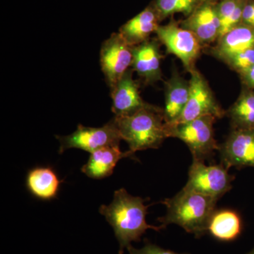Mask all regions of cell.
<instances>
[{
	"mask_svg": "<svg viewBox=\"0 0 254 254\" xmlns=\"http://www.w3.org/2000/svg\"><path fill=\"white\" fill-rule=\"evenodd\" d=\"M145 199L141 197L132 196L125 189L115 192L113 202L108 205H102L100 213L104 215L115 231L120 243V254L131 245L132 242H138L148 229L160 231L164 227L148 225L145 220L147 209Z\"/></svg>",
	"mask_w": 254,
	"mask_h": 254,
	"instance_id": "6da1fadb",
	"label": "cell"
},
{
	"mask_svg": "<svg viewBox=\"0 0 254 254\" xmlns=\"http://www.w3.org/2000/svg\"><path fill=\"white\" fill-rule=\"evenodd\" d=\"M218 199L182 189L173 198H166L165 216L158 218L162 226L175 224L187 232L200 238L208 232L210 218L215 212Z\"/></svg>",
	"mask_w": 254,
	"mask_h": 254,
	"instance_id": "7a4b0ae2",
	"label": "cell"
},
{
	"mask_svg": "<svg viewBox=\"0 0 254 254\" xmlns=\"http://www.w3.org/2000/svg\"><path fill=\"white\" fill-rule=\"evenodd\" d=\"M113 120L122 140L128 143L132 153L158 148L168 138L163 110L154 105L129 116H115Z\"/></svg>",
	"mask_w": 254,
	"mask_h": 254,
	"instance_id": "3957f363",
	"label": "cell"
},
{
	"mask_svg": "<svg viewBox=\"0 0 254 254\" xmlns=\"http://www.w3.org/2000/svg\"><path fill=\"white\" fill-rule=\"evenodd\" d=\"M215 117L205 115L187 123L166 125L167 135L182 140L190 148L193 160L205 161L220 145L214 138Z\"/></svg>",
	"mask_w": 254,
	"mask_h": 254,
	"instance_id": "277c9868",
	"label": "cell"
},
{
	"mask_svg": "<svg viewBox=\"0 0 254 254\" xmlns=\"http://www.w3.org/2000/svg\"><path fill=\"white\" fill-rule=\"evenodd\" d=\"M234 179L222 164L206 165L203 161L193 160L184 189L218 200L231 190Z\"/></svg>",
	"mask_w": 254,
	"mask_h": 254,
	"instance_id": "5b68a950",
	"label": "cell"
},
{
	"mask_svg": "<svg viewBox=\"0 0 254 254\" xmlns=\"http://www.w3.org/2000/svg\"><path fill=\"white\" fill-rule=\"evenodd\" d=\"M60 143V153L69 148H78L93 153L107 146L120 145L122 140L114 120L104 126L93 128L79 125L71 134L56 136Z\"/></svg>",
	"mask_w": 254,
	"mask_h": 254,
	"instance_id": "8992f818",
	"label": "cell"
},
{
	"mask_svg": "<svg viewBox=\"0 0 254 254\" xmlns=\"http://www.w3.org/2000/svg\"><path fill=\"white\" fill-rule=\"evenodd\" d=\"M190 73L188 102L181 117L175 124L187 123L205 115H211L217 119L223 118L225 112L215 100L203 75L195 68Z\"/></svg>",
	"mask_w": 254,
	"mask_h": 254,
	"instance_id": "52a82bcc",
	"label": "cell"
},
{
	"mask_svg": "<svg viewBox=\"0 0 254 254\" xmlns=\"http://www.w3.org/2000/svg\"><path fill=\"white\" fill-rule=\"evenodd\" d=\"M155 33L159 41L166 48L167 52L181 60L187 71L190 72L194 69L201 43L191 31L171 22L165 26H159Z\"/></svg>",
	"mask_w": 254,
	"mask_h": 254,
	"instance_id": "ba28073f",
	"label": "cell"
},
{
	"mask_svg": "<svg viewBox=\"0 0 254 254\" xmlns=\"http://www.w3.org/2000/svg\"><path fill=\"white\" fill-rule=\"evenodd\" d=\"M133 46L123 36L113 33L103 43L100 50V64L110 89L113 88L131 66Z\"/></svg>",
	"mask_w": 254,
	"mask_h": 254,
	"instance_id": "9c48e42d",
	"label": "cell"
},
{
	"mask_svg": "<svg viewBox=\"0 0 254 254\" xmlns=\"http://www.w3.org/2000/svg\"><path fill=\"white\" fill-rule=\"evenodd\" d=\"M219 150L227 169L254 168V128H234Z\"/></svg>",
	"mask_w": 254,
	"mask_h": 254,
	"instance_id": "30bf717a",
	"label": "cell"
},
{
	"mask_svg": "<svg viewBox=\"0 0 254 254\" xmlns=\"http://www.w3.org/2000/svg\"><path fill=\"white\" fill-rule=\"evenodd\" d=\"M133 69L129 68L112 88L113 112L116 117L129 116L148 107L142 99L139 83L133 78Z\"/></svg>",
	"mask_w": 254,
	"mask_h": 254,
	"instance_id": "8fae6325",
	"label": "cell"
},
{
	"mask_svg": "<svg viewBox=\"0 0 254 254\" xmlns=\"http://www.w3.org/2000/svg\"><path fill=\"white\" fill-rule=\"evenodd\" d=\"M162 55L156 40H147L133 46L131 68L146 84H153L162 79Z\"/></svg>",
	"mask_w": 254,
	"mask_h": 254,
	"instance_id": "7c38bea8",
	"label": "cell"
},
{
	"mask_svg": "<svg viewBox=\"0 0 254 254\" xmlns=\"http://www.w3.org/2000/svg\"><path fill=\"white\" fill-rule=\"evenodd\" d=\"M182 26L191 31L200 43H210L218 40L221 23L216 7L206 3L196 8Z\"/></svg>",
	"mask_w": 254,
	"mask_h": 254,
	"instance_id": "4fadbf2b",
	"label": "cell"
},
{
	"mask_svg": "<svg viewBox=\"0 0 254 254\" xmlns=\"http://www.w3.org/2000/svg\"><path fill=\"white\" fill-rule=\"evenodd\" d=\"M190 81L174 71L165 84V103L163 110L166 125H173L183 113L190 97Z\"/></svg>",
	"mask_w": 254,
	"mask_h": 254,
	"instance_id": "5bb4252c",
	"label": "cell"
},
{
	"mask_svg": "<svg viewBox=\"0 0 254 254\" xmlns=\"http://www.w3.org/2000/svg\"><path fill=\"white\" fill-rule=\"evenodd\" d=\"M134 153L128 150L121 151L120 145L107 146L92 153L89 160L83 165L81 171L93 179H103L109 177L119 160L125 158H133Z\"/></svg>",
	"mask_w": 254,
	"mask_h": 254,
	"instance_id": "9a60e30c",
	"label": "cell"
},
{
	"mask_svg": "<svg viewBox=\"0 0 254 254\" xmlns=\"http://www.w3.org/2000/svg\"><path fill=\"white\" fill-rule=\"evenodd\" d=\"M254 48V28L241 23L218 40L213 55L225 61L230 57Z\"/></svg>",
	"mask_w": 254,
	"mask_h": 254,
	"instance_id": "2e32d148",
	"label": "cell"
},
{
	"mask_svg": "<svg viewBox=\"0 0 254 254\" xmlns=\"http://www.w3.org/2000/svg\"><path fill=\"white\" fill-rule=\"evenodd\" d=\"M159 15L156 10L147 8L120 28V33L131 46H136L149 39L158 29Z\"/></svg>",
	"mask_w": 254,
	"mask_h": 254,
	"instance_id": "e0dca14e",
	"label": "cell"
},
{
	"mask_svg": "<svg viewBox=\"0 0 254 254\" xmlns=\"http://www.w3.org/2000/svg\"><path fill=\"white\" fill-rule=\"evenodd\" d=\"M242 231V219L235 210H215L209 222L208 233L222 242L237 240Z\"/></svg>",
	"mask_w": 254,
	"mask_h": 254,
	"instance_id": "ac0fdd59",
	"label": "cell"
},
{
	"mask_svg": "<svg viewBox=\"0 0 254 254\" xmlns=\"http://www.w3.org/2000/svg\"><path fill=\"white\" fill-rule=\"evenodd\" d=\"M61 181L50 168H36L28 173L26 186L32 194L42 200L55 198L60 190Z\"/></svg>",
	"mask_w": 254,
	"mask_h": 254,
	"instance_id": "d6986e66",
	"label": "cell"
},
{
	"mask_svg": "<svg viewBox=\"0 0 254 254\" xmlns=\"http://www.w3.org/2000/svg\"><path fill=\"white\" fill-rule=\"evenodd\" d=\"M227 114L234 128H254V91L244 90Z\"/></svg>",
	"mask_w": 254,
	"mask_h": 254,
	"instance_id": "ffe728a7",
	"label": "cell"
},
{
	"mask_svg": "<svg viewBox=\"0 0 254 254\" xmlns=\"http://www.w3.org/2000/svg\"><path fill=\"white\" fill-rule=\"evenodd\" d=\"M200 0H157L155 7L159 17H166L176 13L191 14Z\"/></svg>",
	"mask_w": 254,
	"mask_h": 254,
	"instance_id": "44dd1931",
	"label": "cell"
},
{
	"mask_svg": "<svg viewBox=\"0 0 254 254\" xmlns=\"http://www.w3.org/2000/svg\"><path fill=\"white\" fill-rule=\"evenodd\" d=\"M230 67L242 73L254 65V48L240 52L225 60Z\"/></svg>",
	"mask_w": 254,
	"mask_h": 254,
	"instance_id": "7402d4cb",
	"label": "cell"
},
{
	"mask_svg": "<svg viewBox=\"0 0 254 254\" xmlns=\"http://www.w3.org/2000/svg\"><path fill=\"white\" fill-rule=\"evenodd\" d=\"M240 1V0H223L218 6H215L221 26L233 14Z\"/></svg>",
	"mask_w": 254,
	"mask_h": 254,
	"instance_id": "603a6c76",
	"label": "cell"
},
{
	"mask_svg": "<svg viewBox=\"0 0 254 254\" xmlns=\"http://www.w3.org/2000/svg\"><path fill=\"white\" fill-rule=\"evenodd\" d=\"M129 254H180L173 251L165 250L158 246L153 245V244H146L143 248H134L131 245L127 247Z\"/></svg>",
	"mask_w": 254,
	"mask_h": 254,
	"instance_id": "cb8c5ba5",
	"label": "cell"
},
{
	"mask_svg": "<svg viewBox=\"0 0 254 254\" xmlns=\"http://www.w3.org/2000/svg\"><path fill=\"white\" fill-rule=\"evenodd\" d=\"M241 78L250 89L254 90V65L245 72L241 73Z\"/></svg>",
	"mask_w": 254,
	"mask_h": 254,
	"instance_id": "d4e9b609",
	"label": "cell"
},
{
	"mask_svg": "<svg viewBox=\"0 0 254 254\" xmlns=\"http://www.w3.org/2000/svg\"><path fill=\"white\" fill-rule=\"evenodd\" d=\"M247 254H254V249L252 251H251V252H250V253H248Z\"/></svg>",
	"mask_w": 254,
	"mask_h": 254,
	"instance_id": "484cf974",
	"label": "cell"
},
{
	"mask_svg": "<svg viewBox=\"0 0 254 254\" xmlns=\"http://www.w3.org/2000/svg\"><path fill=\"white\" fill-rule=\"evenodd\" d=\"M252 4H253L254 11V1H253V2H252Z\"/></svg>",
	"mask_w": 254,
	"mask_h": 254,
	"instance_id": "4316f807",
	"label": "cell"
}]
</instances>
